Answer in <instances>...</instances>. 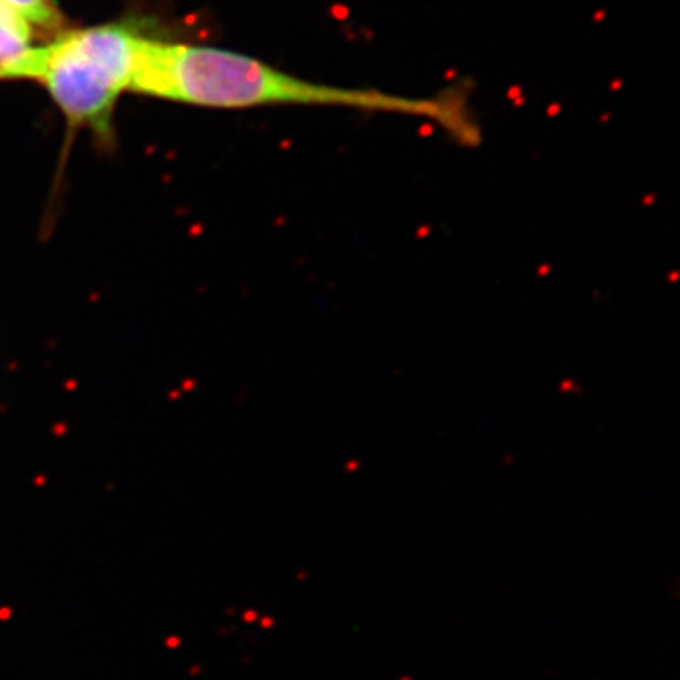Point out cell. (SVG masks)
I'll list each match as a JSON object with an SVG mask.
<instances>
[{"label": "cell", "mask_w": 680, "mask_h": 680, "mask_svg": "<svg viewBox=\"0 0 680 680\" xmlns=\"http://www.w3.org/2000/svg\"><path fill=\"white\" fill-rule=\"evenodd\" d=\"M129 91L191 106L248 110L268 106L344 108L429 119L455 142L480 140L469 95L446 89L433 97H408L373 87L314 81L265 60L213 46L161 42L142 34Z\"/></svg>", "instance_id": "obj_1"}, {"label": "cell", "mask_w": 680, "mask_h": 680, "mask_svg": "<svg viewBox=\"0 0 680 680\" xmlns=\"http://www.w3.org/2000/svg\"><path fill=\"white\" fill-rule=\"evenodd\" d=\"M140 38L127 23L63 30L0 63V80L38 81L70 125L112 140L113 108L131 87Z\"/></svg>", "instance_id": "obj_2"}, {"label": "cell", "mask_w": 680, "mask_h": 680, "mask_svg": "<svg viewBox=\"0 0 680 680\" xmlns=\"http://www.w3.org/2000/svg\"><path fill=\"white\" fill-rule=\"evenodd\" d=\"M0 6L17 14L34 30H49L55 34L63 33L65 17L55 0H0Z\"/></svg>", "instance_id": "obj_3"}, {"label": "cell", "mask_w": 680, "mask_h": 680, "mask_svg": "<svg viewBox=\"0 0 680 680\" xmlns=\"http://www.w3.org/2000/svg\"><path fill=\"white\" fill-rule=\"evenodd\" d=\"M34 28L19 15L0 6V63L14 59L33 44Z\"/></svg>", "instance_id": "obj_4"}]
</instances>
